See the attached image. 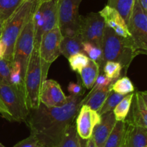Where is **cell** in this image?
Here are the masks:
<instances>
[{
    "mask_svg": "<svg viewBox=\"0 0 147 147\" xmlns=\"http://www.w3.org/2000/svg\"><path fill=\"white\" fill-rule=\"evenodd\" d=\"M9 82L11 84L17 87L22 88L24 89V82H23V78L22 76L21 66L18 62L14 61L11 62Z\"/></svg>",
    "mask_w": 147,
    "mask_h": 147,
    "instance_id": "cell-29",
    "label": "cell"
},
{
    "mask_svg": "<svg viewBox=\"0 0 147 147\" xmlns=\"http://www.w3.org/2000/svg\"><path fill=\"white\" fill-rule=\"evenodd\" d=\"M37 147H43V146H41V145H38Z\"/></svg>",
    "mask_w": 147,
    "mask_h": 147,
    "instance_id": "cell-44",
    "label": "cell"
},
{
    "mask_svg": "<svg viewBox=\"0 0 147 147\" xmlns=\"http://www.w3.org/2000/svg\"><path fill=\"white\" fill-rule=\"evenodd\" d=\"M134 94V92H131V93L124 95L123 99L119 102V103L113 109V112L116 120H125L128 114H129V110H130Z\"/></svg>",
    "mask_w": 147,
    "mask_h": 147,
    "instance_id": "cell-23",
    "label": "cell"
},
{
    "mask_svg": "<svg viewBox=\"0 0 147 147\" xmlns=\"http://www.w3.org/2000/svg\"><path fill=\"white\" fill-rule=\"evenodd\" d=\"M113 81L114 80L109 79L107 76H105L104 74H99L97 79H96V82H95L94 84H93V87L91 88V89H98V88L109 86Z\"/></svg>",
    "mask_w": 147,
    "mask_h": 147,
    "instance_id": "cell-34",
    "label": "cell"
},
{
    "mask_svg": "<svg viewBox=\"0 0 147 147\" xmlns=\"http://www.w3.org/2000/svg\"><path fill=\"white\" fill-rule=\"evenodd\" d=\"M79 138L76 125L73 122L66 130L60 142L55 147H78Z\"/></svg>",
    "mask_w": 147,
    "mask_h": 147,
    "instance_id": "cell-25",
    "label": "cell"
},
{
    "mask_svg": "<svg viewBox=\"0 0 147 147\" xmlns=\"http://www.w3.org/2000/svg\"><path fill=\"white\" fill-rule=\"evenodd\" d=\"M82 79L83 85L86 89H91L100 74V66L98 63L89 59L88 64L79 72Z\"/></svg>",
    "mask_w": 147,
    "mask_h": 147,
    "instance_id": "cell-20",
    "label": "cell"
},
{
    "mask_svg": "<svg viewBox=\"0 0 147 147\" xmlns=\"http://www.w3.org/2000/svg\"><path fill=\"white\" fill-rule=\"evenodd\" d=\"M50 66L40 59L39 50L34 48L24 77V95L30 110L40 105V90L43 82L47 79Z\"/></svg>",
    "mask_w": 147,
    "mask_h": 147,
    "instance_id": "cell-3",
    "label": "cell"
},
{
    "mask_svg": "<svg viewBox=\"0 0 147 147\" xmlns=\"http://www.w3.org/2000/svg\"><path fill=\"white\" fill-rule=\"evenodd\" d=\"M69 97L63 92L59 83L53 79H46L42 85L40 94V103L47 108H55L64 105Z\"/></svg>",
    "mask_w": 147,
    "mask_h": 147,
    "instance_id": "cell-14",
    "label": "cell"
},
{
    "mask_svg": "<svg viewBox=\"0 0 147 147\" xmlns=\"http://www.w3.org/2000/svg\"><path fill=\"white\" fill-rule=\"evenodd\" d=\"M67 91L72 95H84L85 91H83V86L80 83L71 82L67 86Z\"/></svg>",
    "mask_w": 147,
    "mask_h": 147,
    "instance_id": "cell-35",
    "label": "cell"
},
{
    "mask_svg": "<svg viewBox=\"0 0 147 147\" xmlns=\"http://www.w3.org/2000/svg\"><path fill=\"white\" fill-rule=\"evenodd\" d=\"M138 1L144 11L147 13V0H138Z\"/></svg>",
    "mask_w": 147,
    "mask_h": 147,
    "instance_id": "cell-38",
    "label": "cell"
},
{
    "mask_svg": "<svg viewBox=\"0 0 147 147\" xmlns=\"http://www.w3.org/2000/svg\"><path fill=\"white\" fill-rule=\"evenodd\" d=\"M23 1H24V0H23ZM32 1H35V2H37V1H39V0H32Z\"/></svg>",
    "mask_w": 147,
    "mask_h": 147,
    "instance_id": "cell-43",
    "label": "cell"
},
{
    "mask_svg": "<svg viewBox=\"0 0 147 147\" xmlns=\"http://www.w3.org/2000/svg\"><path fill=\"white\" fill-rule=\"evenodd\" d=\"M134 0H108V6L116 10L123 17L126 24L129 22Z\"/></svg>",
    "mask_w": 147,
    "mask_h": 147,
    "instance_id": "cell-22",
    "label": "cell"
},
{
    "mask_svg": "<svg viewBox=\"0 0 147 147\" xmlns=\"http://www.w3.org/2000/svg\"><path fill=\"white\" fill-rule=\"evenodd\" d=\"M58 0H39L32 14L34 48L38 49L42 37L58 27Z\"/></svg>",
    "mask_w": 147,
    "mask_h": 147,
    "instance_id": "cell-5",
    "label": "cell"
},
{
    "mask_svg": "<svg viewBox=\"0 0 147 147\" xmlns=\"http://www.w3.org/2000/svg\"><path fill=\"white\" fill-rule=\"evenodd\" d=\"M0 113L2 115V116L4 117L5 119H7V120H8L9 119V115H8V113H7V110H6V109L4 108V105L1 104V101H0Z\"/></svg>",
    "mask_w": 147,
    "mask_h": 147,
    "instance_id": "cell-37",
    "label": "cell"
},
{
    "mask_svg": "<svg viewBox=\"0 0 147 147\" xmlns=\"http://www.w3.org/2000/svg\"><path fill=\"white\" fill-rule=\"evenodd\" d=\"M121 147H147V128L126 124Z\"/></svg>",
    "mask_w": 147,
    "mask_h": 147,
    "instance_id": "cell-17",
    "label": "cell"
},
{
    "mask_svg": "<svg viewBox=\"0 0 147 147\" xmlns=\"http://www.w3.org/2000/svg\"><path fill=\"white\" fill-rule=\"evenodd\" d=\"M100 121L97 111L86 105H82L76 116V131L81 139L88 140L91 137L93 128Z\"/></svg>",
    "mask_w": 147,
    "mask_h": 147,
    "instance_id": "cell-12",
    "label": "cell"
},
{
    "mask_svg": "<svg viewBox=\"0 0 147 147\" xmlns=\"http://www.w3.org/2000/svg\"><path fill=\"white\" fill-rule=\"evenodd\" d=\"M83 53H85L90 60L98 63L100 68H103V51L100 48L95 46L89 42H83Z\"/></svg>",
    "mask_w": 147,
    "mask_h": 147,
    "instance_id": "cell-26",
    "label": "cell"
},
{
    "mask_svg": "<svg viewBox=\"0 0 147 147\" xmlns=\"http://www.w3.org/2000/svg\"><path fill=\"white\" fill-rule=\"evenodd\" d=\"M63 35L58 27L47 32L42 37L38 50L40 59L51 65L60 55V43Z\"/></svg>",
    "mask_w": 147,
    "mask_h": 147,
    "instance_id": "cell-11",
    "label": "cell"
},
{
    "mask_svg": "<svg viewBox=\"0 0 147 147\" xmlns=\"http://www.w3.org/2000/svg\"><path fill=\"white\" fill-rule=\"evenodd\" d=\"M134 46L141 54L147 53V13L134 0L131 14L127 24Z\"/></svg>",
    "mask_w": 147,
    "mask_h": 147,
    "instance_id": "cell-8",
    "label": "cell"
},
{
    "mask_svg": "<svg viewBox=\"0 0 147 147\" xmlns=\"http://www.w3.org/2000/svg\"><path fill=\"white\" fill-rule=\"evenodd\" d=\"M106 27L103 17L98 12H90L81 17L80 35L83 42H89L100 48Z\"/></svg>",
    "mask_w": 147,
    "mask_h": 147,
    "instance_id": "cell-10",
    "label": "cell"
},
{
    "mask_svg": "<svg viewBox=\"0 0 147 147\" xmlns=\"http://www.w3.org/2000/svg\"><path fill=\"white\" fill-rule=\"evenodd\" d=\"M126 125L124 120H116L113 130L105 143L104 147H121L126 131Z\"/></svg>",
    "mask_w": 147,
    "mask_h": 147,
    "instance_id": "cell-21",
    "label": "cell"
},
{
    "mask_svg": "<svg viewBox=\"0 0 147 147\" xmlns=\"http://www.w3.org/2000/svg\"><path fill=\"white\" fill-rule=\"evenodd\" d=\"M34 29L31 16L17 37L13 52L12 61L18 62L21 66L23 82L30 56L34 48Z\"/></svg>",
    "mask_w": 147,
    "mask_h": 147,
    "instance_id": "cell-9",
    "label": "cell"
},
{
    "mask_svg": "<svg viewBox=\"0 0 147 147\" xmlns=\"http://www.w3.org/2000/svg\"><path fill=\"white\" fill-rule=\"evenodd\" d=\"M86 140H83L81 139L80 138H79L78 146V147H85V146H86Z\"/></svg>",
    "mask_w": 147,
    "mask_h": 147,
    "instance_id": "cell-40",
    "label": "cell"
},
{
    "mask_svg": "<svg viewBox=\"0 0 147 147\" xmlns=\"http://www.w3.org/2000/svg\"><path fill=\"white\" fill-rule=\"evenodd\" d=\"M11 62L5 59L0 60V83L9 82Z\"/></svg>",
    "mask_w": 147,
    "mask_h": 147,
    "instance_id": "cell-32",
    "label": "cell"
},
{
    "mask_svg": "<svg viewBox=\"0 0 147 147\" xmlns=\"http://www.w3.org/2000/svg\"><path fill=\"white\" fill-rule=\"evenodd\" d=\"M6 52V46L1 40L0 39V60L4 59V55Z\"/></svg>",
    "mask_w": 147,
    "mask_h": 147,
    "instance_id": "cell-36",
    "label": "cell"
},
{
    "mask_svg": "<svg viewBox=\"0 0 147 147\" xmlns=\"http://www.w3.org/2000/svg\"><path fill=\"white\" fill-rule=\"evenodd\" d=\"M123 97H124V95H120V94L116 93L113 91H111L106 99L105 100L103 105H102L100 110L98 111L99 115H101L103 114L106 113V112L113 111V109L116 108V105L123 99Z\"/></svg>",
    "mask_w": 147,
    "mask_h": 147,
    "instance_id": "cell-28",
    "label": "cell"
},
{
    "mask_svg": "<svg viewBox=\"0 0 147 147\" xmlns=\"http://www.w3.org/2000/svg\"><path fill=\"white\" fill-rule=\"evenodd\" d=\"M37 2L24 0L14 12L3 22L0 39L6 46L4 59L11 62L14 47L17 39L30 20Z\"/></svg>",
    "mask_w": 147,
    "mask_h": 147,
    "instance_id": "cell-4",
    "label": "cell"
},
{
    "mask_svg": "<svg viewBox=\"0 0 147 147\" xmlns=\"http://www.w3.org/2000/svg\"><path fill=\"white\" fill-rule=\"evenodd\" d=\"M104 75L111 79L115 80L121 76L122 71V66L118 62L107 61L103 67Z\"/></svg>",
    "mask_w": 147,
    "mask_h": 147,
    "instance_id": "cell-31",
    "label": "cell"
},
{
    "mask_svg": "<svg viewBox=\"0 0 147 147\" xmlns=\"http://www.w3.org/2000/svg\"><path fill=\"white\" fill-rule=\"evenodd\" d=\"M23 2V0H0V20L4 22Z\"/></svg>",
    "mask_w": 147,
    "mask_h": 147,
    "instance_id": "cell-27",
    "label": "cell"
},
{
    "mask_svg": "<svg viewBox=\"0 0 147 147\" xmlns=\"http://www.w3.org/2000/svg\"><path fill=\"white\" fill-rule=\"evenodd\" d=\"M110 87L111 84L104 87L91 89L87 96L83 99L80 103V107L82 105H86L92 110H94L98 112L103 105L109 94L110 93Z\"/></svg>",
    "mask_w": 147,
    "mask_h": 147,
    "instance_id": "cell-18",
    "label": "cell"
},
{
    "mask_svg": "<svg viewBox=\"0 0 147 147\" xmlns=\"http://www.w3.org/2000/svg\"><path fill=\"white\" fill-rule=\"evenodd\" d=\"M85 147H96V144H95L94 141L92 139V138L90 137V138H88V140H86V146Z\"/></svg>",
    "mask_w": 147,
    "mask_h": 147,
    "instance_id": "cell-39",
    "label": "cell"
},
{
    "mask_svg": "<svg viewBox=\"0 0 147 147\" xmlns=\"http://www.w3.org/2000/svg\"><path fill=\"white\" fill-rule=\"evenodd\" d=\"M98 13L103 17L106 27L113 30L117 35L126 40H132L127 24L116 10L106 5Z\"/></svg>",
    "mask_w": 147,
    "mask_h": 147,
    "instance_id": "cell-15",
    "label": "cell"
},
{
    "mask_svg": "<svg viewBox=\"0 0 147 147\" xmlns=\"http://www.w3.org/2000/svg\"><path fill=\"white\" fill-rule=\"evenodd\" d=\"M116 120L113 111L100 115V121L93 128L91 138L96 147H104L108 137L113 130Z\"/></svg>",
    "mask_w": 147,
    "mask_h": 147,
    "instance_id": "cell-16",
    "label": "cell"
},
{
    "mask_svg": "<svg viewBox=\"0 0 147 147\" xmlns=\"http://www.w3.org/2000/svg\"><path fill=\"white\" fill-rule=\"evenodd\" d=\"M82 0H58V27L63 36L80 34L82 16L79 7Z\"/></svg>",
    "mask_w": 147,
    "mask_h": 147,
    "instance_id": "cell-7",
    "label": "cell"
},
{
    "mask_svg": "<svg viewBox=\"0 0 147 147\" xmlns=\"http://www.w3.org/2000/svg\"><path fill=\"white\" fill-rule=\"evenodd\" d=\"M83 95H69L68 101L63 106L47 108L40 103L38 108L30 110L25 122L39 145L43 147L58 145L66 130L76 119Z\"/></svg>",
    "mask_w": 147,
    "mask_h": 147,
    "instance_id": "cell-1",
    "label": "cell"
},
{
    "mask_svg": "<svg viewBox=\"0 0 147 147\" xmlns=\"http://www.w3.org/2000/svg\"><path fill=\"white\" fill-rule=\"evenodd\" d=\"M126 124L147 128V92H136L134 94L129 114L125 119Z\"/></svg>",
    "mask_w": 147,
    "mask_h": 147,
    "instance_id": "cell-13",
    "label": "cell"
},
{
    "mask_svg": "<svg viewBox=\"0 0 147 147\" xmlns=\"http://www.w3.org/2000/svg\"><path fill=\"white\" fill-rule=\"evenodd\" d=\"M83 42L80 34L75 36H63L60 43V54L68 59L72 55L83 53Z\"/></svg>",
    "mask_w": 147,
    "mask_h": 147,
    "instance_id": "cell-19",
    "label": "cell"
},
{
    "mask_svg": "<svg viewBox=\"0 0 147 147\" xmlns=\"http://www.w3.org/2000/svg\"><path fill=\"white\" fill-rule=\"evenodd\" d=\"M69 64L73 71L80 72L89 61V58L83 53H78L68 58Z\"/></svg>",
    "mask_w": 147,
    "mask_h": 147,
    "instance_id": "cell-30",
    "label": "cell"
},
{
    "mask_svg": "<svg viewBox=\"0 0 147 147\" xmlns=\"http://www.w3.org/2000/svg\"><path fill=\"white\" fill-rule=\"evenodd\" d=\"M103 67L107 61L118 62L126 74L134 59L141 54L134 46L133 40H126L117 35L113 30L105 27L103 43Z\"/></svg>",
    "mask_w": 147,
    "mask_h": 147,
    "instance_id": "cell-2",
    "label": "cell"
},
{
    "mask_svg": "<svg viewBox=\"0 0 147 147\" xmlns=\"http://www.w3.org/2000/svg\"><path fill=\"white\" fill-rule=\"evenodd\" d=\"M0 101L9 115V121L25 122L30 110L26 102L24 91L10 82L0 83Z\"/></svg>",
    "mask_w": 147,
    "mask_h": 147,
    "instance_id": "cell-6",
    "label": "cell"
},
{
    "mask_svg": "<svg viewBox=\"0 0 147 147\" xmlns=\"http://www.w3.org/2000/svg\"><path fill=\"white\" fill-rule=\"evenodd\" d=\"M38 145V141L36 137L30 133V136L20 141L13 147H37Z\"/></svg>",
    "mask_w": 147,
    "mask_h": 147,
    "instance_id": "cell-33",
    "label": "cell"
},
{
    "mask_svg": "<svg viewBox=\"0 0 147 147\" xmlns=\"http://www.w3.org/2000/svg\"><path fill=\"white\" fill-rule=\"evenodd\" d=\"M0 147H6V146H4L2 144H1V143H0Z\"/></svg>",
    "mask_w": 147,
    "mask_h": 147,
    "instance_id": "cell-42",
    "label": "cell"
},
{
    "mask_svg": "<svg viewBox=\"0 0 147 147\" xmlns=\"http://www.w3.org/2000/svg\"><path fill=\"white\" fill-rule=\"evenodd\" d=\"M110 89L111 91L122 95H126L131 92H134L135 91V87L131 80L126 76L119 77L116 82L113 81L111 84Z\"/></svg>",
    "mask_w": 147,
    "mask_h": 147,
    "instance_id": "cell-24",
    "label": "cell"
},
{
    "mask_svg": "<svg viewBox=\"0 0 147 147\" xmlns=\"http://www.w3.org/2000/svg\"><path fill=\"white\" fill-rule=\"evenodd\" d=\"M2 26H3V22L0 20V37H1V31H2Z\"/></svg>",
    "mask_w": 147,
    "mask_h": 147,
    "instance_id": "cell-41",
    "label": "cell"
}]
</instances>
